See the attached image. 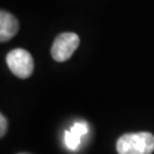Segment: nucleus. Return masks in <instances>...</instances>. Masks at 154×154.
<instances>
[{
    "label": "nucleus",
    "instance_id": "6",
    "mask_svg": "<svg viewBox=\"0 0 154 154\" xmlns=\"http://www.w3.org/2000/svg\"><path fill=\"white\" fill-rule=\"evenodd\" d=\"M0 121H1V131H0V136L2 137L4 135L6 134V130H7V120H6V118L2 114L0 116Z\"/></svg>",
    "mask_w": 154,
    "mask_h": 154
},
{
    "label": "nucleus",
    "instance_id": "1",
    "mask_svg": "<svg viewBox=\"0 0 154 154\" xmlns=\"http://www.w3.org/2000/svg\"><path fill=\"white\" fill-rule=\"evenodd\" d=\"M119 154H152L154 152V136L149 132L126 134L118 139Z\"/></svg>",
    "mask_w": 154,
    "mask_h": 154
},
{
    "label": "nucleus",
    "instance_id": "3",
    "mask_svg": "<svg viewBox=\"0 0 154 154\" xmlns=\"http://www.w3.org/2000/svg\"><path fill=\"white\" fill-rule=\"evenodd\" d=\"M80 45V38L73 32H64L57 35L51 47V56L57 62L67 61Z\"/></svg>",
    "mask_w": 154,
    "mask_h": 154
},
{
    "label": "nucleus",
    "instance_id": "5",
    "mask_svg": "<svg viewBox=\"0 0 154 154\" xmlns=\"http://www.w3.org/2000/svg\"><path fill=\"white\" fill-rule=\"evenodd\" d=\"M80 139H81V136L73 130L65 131V144L70 149H77L80 144Z\"/></svg>",
    "mask_w": 154,
    "mask_h": 154
},
{
    "label": "nucleus",
    "instance_id": "4",
    "mask_svg": "<svg viewBox=\"0 0 154 154\" xmlns=\"http://www.w3.org/2000/svg\"><path fill=\"white\" fill-rule=\"evenodd\" d=\"M18 31V21L14 15L5 11H0V40L5 42L16 35Z\"/></svg>",
    "mask_w": 154,
    "mask_h": 154
},
{
    "label": "nucleus",
    "instance_id": "7",
    "mask_svg": "<svg viewBox=\"0 0 154 154\" xmlns=\"http://www.w3.org/2000/svg\"><path fill=\"white\" fill-rule=\"evenodd\" d=\"M21 154H26V153H21Z\"/></svg>",
    "mask_w": 154,
    "mask_h": 154
},
{
    "label": "nucleus",
    "instance_id": "2",
    "mask_svg": "<svg viewBox=\"0 0 154 154\" xmlns=\"http://www.w3.org/2000/svg\"><path fill=\"white\" fill-rule=\"evenodd\" d=\"M7 65L16 77L26 79L33 72V58L28 50L17 48L8 53L6 57Z\"/></svg>",
    "mask_w": 154,
    "mask_h": 154
}]
</instances>
